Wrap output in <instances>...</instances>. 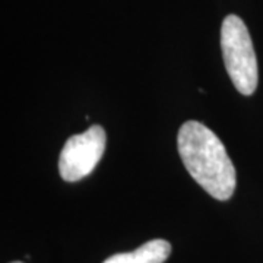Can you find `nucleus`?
<instances>
[{
	"mask_svg": "<svg viewBox=\"0 0 263 263\" xmlns=\"http://www.w3.org/2000/svg\"><path fill=\"white\" fill-rule=\"evenodd\" d=\"M177 148L189 174L218 200L233 196L237 176L226 146L214 132L202 123L189 120L179 130Z\"/></svg>",
	"mask_w": 263,
	"mask_h": 263,
	"instance_id": "1",
	"label": "nucleus"
},
{
	"mask_svg": "<svg viewBox=\"0 0 263 263\" xmlns=\"http://www.w3.org/2000/svg\"><path fill=\"white\" fill-rule=\"evenodd\" d=\"M105 141V130L98 124L91 126L84 133L70 136L59 158V173L62 179L75 183L89 176L103 157Z\"/></svg>",
	"mask_w": 263,
	"mask_h": 263,
	"instance_id": "3",
	"label": "nucleus"
},
{
	"mask_svg": "<svg viewBox=\"0 0 263 263\" xmlns=\"http://www.w3.org/2000/svg\"><path fill=\"white\" fill-rule=\"evenodd\" d=\"M10 263H24V262H10Z\"/></svg>",
	"mask_w": 263,
	"mask_h": 263,
	"instance_id": "5",
	"label": "nucleus"
},
{
	"mask_svg": "<svg viewBox=\"0 0 263 263\" xmlns=\"http://www.w3.org/2000/svg\"><path fill=\"white\" fill-rule=\"evenodd\" d=\"M221 50L228 76L243 95L254 94L257 88V60L249 29L243 19L228 15L221 25Z\"/></svg>",
	"mask_w": 263,
	"mask_h": 263,
	"instance_id": "2",
	"label": "nucleus"
},
{
	"mask_svg": "<svg viewBox=\"0 0 263 263\" xmlns=\"http://www.w3.org/2000/svg\"><path fill=\"white\" fill-rule=\"evenodd\" d=\"M171 254V245L167 240L155 238L129 253H117L103 263H164Z\"/></svg>",
	"mask_w": 263,
	"mask_h": 263,
	"instance_id": "4",
	"label": "nucleus"
}]
</instances>
